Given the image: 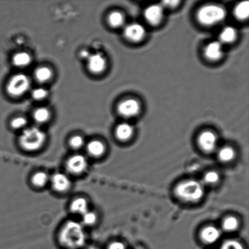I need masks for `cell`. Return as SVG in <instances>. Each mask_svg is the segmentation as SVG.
Wrapping results in <instances>:
<instances>
[{"label":"cell","mask_w":249,"mask_h":249,"mask_svg":"<svg viewBox=\"0 0 249 249\" xmlns=\"http://www.w3.org/2000/svg\"><path fill=\"white\" fill-rule=\"evenodd\" d=\"M61 245L68 249L81 248L86 243L87 237L81 224L68 221L63 226L58 236Z\"/></svg>","instance_id":"obj_1"},{"label":"cell","mask_w":249,"mask_h":249,"mask_svg":"<svg viewBox=\"0 0 249 249\" xmlns=\"http://www.w3.org/2000/svg\"><path fill=\"white\" fill-rule=\"evenodd\" d=\"M46 136L45 132L37 127H31L24 130L19 136L21 147L27 151H36L45 144Z\"/></svg>","instance_id":"obj_2"},{"label":"cell","mask_w":249,"mask_h":249,"mask_svg":"<svg viewBox=\"0 0 249 249\" xmlns=\"http://www.w3.org/2000/svg\"><path fill=\"white\" fill-rule=\"evenodd\" d=\"M176 194L184 201L196 202L204 196V188L201 182L194 180H187L178 185Z\"/></svg>","instance_id":"obj_3"},{"label":"cell","mask_w":249,"mask_h":249,"mask_svg":"<svg viewBox=\"0 0 249 249\" xmlns=\"http://www.w3.org/2000/svg\"><path fill=\"white\" fill-rule=\"evenodd\" d=\"M226 16V11L218 5L209 4L202 7L197 12V19L200 23L212 26L223 20Z\"/></svg>","instance_id":"obj_4"},{"label":"cell","mask_w":249,"mask_h":249,"mask_svg":"<svg viewBox=\"0 0 249 249\" xmlns=\"http://www.w3.org/2000/svg\"><path fill=\"white\" fill-rule=\"evenodd\" d=\"M30 85V80L27 75L18 74L15 75L7 83L6 91L12 97H19L26 93Z\"/></svg>","instance_id":"obj_5"},{"label":"cell","mask_w":249,"mask_h":249,"mask_svg":"<svg viewBox=\"0 0 249 249\" xmlns=\"http://www.w3.org/2000/svg\"><path fill=\"white\" fill-rule=\"evenodd\" d=\"M88 161L84 155H74L68 159L67 164V170L73 175L82 174L87 169Z\"/></svg>","instance_id":"obj_6"},{"label":"cell","mask_w":249,"mask_h":249,"mask_svg":"<svg viewBox=\"0 0 249 249\" xmlns=\"http://www.w3.org/2000/svg\"><path fill=\"white\" fill-rule=\"evenodd\" d=\"M119 113L124 118H131L140 111L141 106L139 102L134 99H126L119 104L118 107Z\"/></svg>","instance_id":"obj_7"},{"label":"cell","mask_w":249,"mask_h":249,"mask_svg":"<svg viewBox=\"0 0 249 249\" xmlns=\"http://www.w3.org/2000/svg\"><path fill=\"white\" fill-rule=\"evenodd\" d=\"M145 29L139 23H131L124 29V34L128 40L137 42L142 40L145 36Z\"/></svg>","instance_id":"obj_8"},{"label":"cell","mask_w":249,"mask_h":249,"mask_svg":"<svg viewBox=\"0 0 249 249\" xmlns=\"http://www.w3.org/2000/svg\"><path fill=\"white\" fill-rule=\"evenodd\" d=\"M87 60L88 68L93 74H101L106 69L107 60L101 53L90 55Z\"/></svg>","instance_id":"obj_9"},{"label":"cell","mask_w":249,"mask_h":249,"mask_svg":"<svg viewBox=\"0 0 249 249\" xmlns=\"http://www.w3.org/2000/svg\"><path fill=\"white\" fill-rule=\"evenodd\" d=\"M52 186L55 191L58 193H65L70 190L71 182L68 176L62 173L53 174L51 178Z\"/></svg>","instance_id":"obj_10"},{"label":"cell","mask_w":249,"mask_h":249,"mask_svg":"<svg viewBox=\"0 0 249 249\" xmlns=\"http://www.w3.org/2000/svg\"><path fill=\"white\" fill-rule=\"evenodd\" d=\"M144 16L149 23L153 25H157L160 23L163 17L162 6L158 4L151 5L145 9Z\"/></svg>","instance_id":"obj_11"},{"label":"cell","mask_w":249,"mask_h":249,"mask_svg":"<svg viewBox=\"0 0 249 249\" xmlns=\"http://www.w3.org/2000/svg\"><path fill=\"white\" fill-rule=\"evenodd\" d=\"M198 143L202 150L206 151V152H211L216 147L217 143L216 136L211 131H204L199 136Z\"/></svg>","instance_id":"obj_12"},{"label":"cell","mask_w":249,"mask_h":249,"mask_svg":"<svg viewBox=\"0 0 249 249\" xmlns=\"http://www.w3.org/2000/svg\"><path fill=\"white\" fill-rule=\"evenodd\" d=\"M223 46L220 41H212L205 49V55L211 60L219 59L223 55Z\"/></svg>","instance_id":"obj_13"},{"label":"cell","mask_w":249,"mask_h":249,"mask_svg":"<svg viewBox=\"0 0 249 249\" xmlns=\"http://www.w3.org/2000/svg\"><path fill=\"white\" fill-rule=\"evenodd\" d=\"M221 231L215 227L208 226L202 231L201 237L202 240L207 244L216 243L221 237Z\"/></svg>","instance_id":"obj_14"},{"label":"cell","mask_w":249,"mask_h":249,"mask_svg":"<svg viewBox=\"0 0 249 249\" xmlns=\"http://www.w3.org/2000/svg\"><path fill=\"white\" fill-rule=\"evenodd\" d=\"M88 153L95 158L101 157L106 152V147L101 141L94 140L89 142L87 146Z\"/></svg>","instance_id":"obj_15"},{"label":"cell","mask_w":249,"mask_h":249,"mask_svg":"<svg viewBox=\"0 0 249 249\" xmlns=\"http://www.w3.org/2000/svg\"><path fill=\"white\" fill-rule=\"evenodd\" d=\"M70 210L72 213L84 215L89 211V203L87 200L84 197H78L73 200L71 204Z\"/></svg>","instance_id":"obj_16"},{"label":"cell","mask_w":249,"mask_h":249,"mask_svg":"<svg viewBox=\"0 0 249 249\" xmlns=\"http://www.w3.org/2000/svg\"><path fill=\"white\" fill-rule=\"evenodd\" d=\"M116 138L120 141H127L133 134V127L127 123L119 124L115 131Z\"/></svg>","instance_id":"obj_17"},{"label":"cell","mask_w":249,"mask_h":249,"mask_svg":"<svg viewBox=\"0 0 249 249\" xmlns=\"http://www.w3.org/2000/svg\"><path fill=\"white\" fill-rule=\"evenodd\" d=\"M32 58L28 53L21 52L16 53L12 58L13 64L17 67L24 68L31 64Z\"/></svg>","instance_id":"obj_18"},{"label":"cell","mask_w":249,"mask_h":249,"mask_svg":"<svg viewBox=\"0 0 249 249\" xmlns=\"http://www.w3.org/2000/svg\"><path fill=\"white\" fill-rule=\"evenodd\" d=\"M236 29L231 26H227L221 32L219 38L222 42L229 43L235 40L236 37Z\"/></svg>","instance_id":"obj_19"},{"label":"cell","mask_w":249,"mask_h":249,"mask_svg":"<svg viewBox=\"0 0 249 249\" xmlns=\"http://www.w3.org/2000/svg\"><path fill=\"white\" fill-rule=\"evenodd\" d=\"M234 14L240 20L248 18L249 15V3L248 1H243L236 5L234 9Z\"/></svg>","instance_id":"obj_20"},{"label":"cell","mask_w":249,"mask_h":249,"mask_svg":"<svg viewBox=\"0 0 249 249\" xmlns=\"http://www.w3.org/2000/svg\"><path fill=\"white\" fill-rule=\"evenodd\" d=\"M49 180L47 173L43 172H38L34 174L31 178V182L34 186L38 188L45 187Z\"/></svg>","instance_id":"obj_21"},{"label":"cell","mask_w":249,"mask_h":249,"mask_svg":"<svg viewBox=\"0 0 249 249\" xmlns=\"http://www.w3.org/2000/svg\"><path fill=\"white\" fill-rule=\"evenodd\" d=\"M52 76V71L48 67L38 68L36 71L35 77L39 82L45 83L48 82Z\"/></svg>","instance_id":"obj_22"},{"label":"cell","mask_w":249,"mask_h":249,"mask_svg":"<svg viewBox=\"0 0 249 249\" xmlns=\"http://www.w3.org/2000/svg\"><path fill=\"white\" fill-rule=\"evenodd\" d=\"M124 17L119 12H112L108 17V23L113 28H119L124 23Z\"/></svg>","instance_id":"obj_23"},{"label":"cell","mask_w":249,"mask_h":249,"mask_svg":"<svg viewBox=\"0 0 249 249\" xmlns=\"http://www.w3.org/2000/svg\"><path fill=\"white\" fill-rule=\"evenodd\" d=\"M235 153L233 149L229 146L221 148L218 152V158L223 162H230L235 158Z\"/></svg>","instance_id":"obj_24"},{"label":"cell","mask_w":249,"mask_h":249,"mask_svg":"<svg viewBox=\"0 0 249 249\" xmlns=\"http://www.w3.org/2000/svg\"><path fill=\"white\" fill-rule=\"evenodd\" d=\"M50 118V113L46 108H39L34 113V119L36 123H45Z\"/></svg>","instance_id":"obj_25"},{"label":"cell","mask_w":249,"mask_h":249,"mask_svg":"<svg viewBox=\"0 0 249 249\" xmlns=\"http://www.w3.org/2000/svg\"><path fill=\"white\" fill-rule=\"evenodd\" d=\"M239 225L237 219L233 216L228 217L224 219L223 223V228L227 231H232L238 228Z\"/></svg>","instance_id":"obj_26"},{"label":"cell","mask_w":249,"mask_h":249,"mask_svg":"<svg viewBox=\"0 0 249 249\" xmlns=\"http://www.w3.org/2000/svg\"><path fill=\"white\" fill-rule=\"evenodd\" d=\"M84 139L82 136L79 135L72 137L69 141L71 147L74 149V150L81 148L83 145H84Z\"/></svg>","instance_id":"obj_27"},{"label":"cell","mask_w":249,"mask_h":249,"mask_svg":"<svg viewBox=\"0 0 249 249\" xmlns=\"http://www.w3.org/2000/svg\"><path fill=\"white\" fill-rule=\"evenodd\" d=\"M83 216V222L87 226L94 225L97 220V216L94 212L88 211Z\"/></svg>","instance_id":"obj_28"},{"label":"cell","mask_w":249,"mask_h":249,"mask_svg":"<svg viewBox=\"0 0 249 249\" xmlns=\"http://www.w3.org/2000/svg\"><path fill=\"white\" fill-rule=\"evenodd\" d=\"M219 175L215 172L207 173L204 177V182L207 184H216L219 180Z\"/></svg>","instance_id":"obj_29"},{"label":"cell","mask_w":249,"mask_h":249,"mask_svg":"<svg viewBox=\"0 0 249 249\" xmlns=\"http://www.w3.org/2000/svg\"><path fill=\"white\" fill-rule=\"evenodd\" d=\"M221 249H244L243 246L238 241L229 240L224 242Z\"/></svg>","instance_id":"obj_30"},{"label":"cell","mask_w":249,"mask_h":249,"mask_svg":"<svg viewBox=\"0 0 249 249\" xmlns=\"http://www.w3.org/2000/svg\"><path fill=\"white\" fill-rule=\"evenodd\" d=\"M48 94L47 90L42 89V88H38V89H34L32 92V96L36 101H41L47 97Z\"/></svg>","instance_id":"obj_31"},{"label":"cell","mask_w":249,"mask_h":249,"mask_svg":"<svg viewBox=\"0 0 249 249\" xmlns=\"http://www.w3.org/2000/svg\"><path fill=\"white\" fill-rule=\"evenodd\" d=\"M27 120L23 117H18V118H15L11 121V125L12 128L15 129H19L26 125Z\"/></svg>","instance_id":"obj_32"},{"label":"cell","mask_w":249,"mask_h":249,"mask_svg":"<svg viewBox=\"0 0 249 249\" xmlns=\"http://www.w3.org/2000/svg\"><path fill=\"white\" fill-rule=\"evenodd\" d=\"M108 249H126V248L123 243L116 241V242L111 243L109 245Z\"/></svg>","instance_id":"obj_33"},{"label":"cell","mask_w":249,"mask_h":249,"mask_svg":"<svg viewBox=\"0 0 249 249\" xmlns=\"http://www.w3.org/2000/svg\"><path fill=\"white\" fill-rule=\"evenodd\" d=\"M165 4L166 6H167L170 7H173L177 6L178 4L179 3V1H164Z\"/></svg>","instance_id":"obj_34"},{"label":"cell","mask_w":249,"mask_h":249,"mask_svg":"<svg viewBox=\"0 0 249 249\" xmlns=\"http://www.w3.org/2000/svg\"><path fill=\"white\" fill-rule=\"evenodd\" d=\"M80 55H81L82 58H85V59H88L89 57L90 54L89 51L87 50H83L81 51V53H80Z\"/></svg>","instance_id":"obj_35"},{"label":"cell","mask_w":249,"mask_h":249,"mask_svg":"<svg viewBox=\"0 0 249 249\" xmlns=\"http://www.w3.org/2000/svg\"><path fill=\"white\" fill-rule=\"evenodd\" d=\"M87 249H97L96 248L92 247V248H88Z\"/></svg>","instance_id":"obj_36"}]
</instances>
